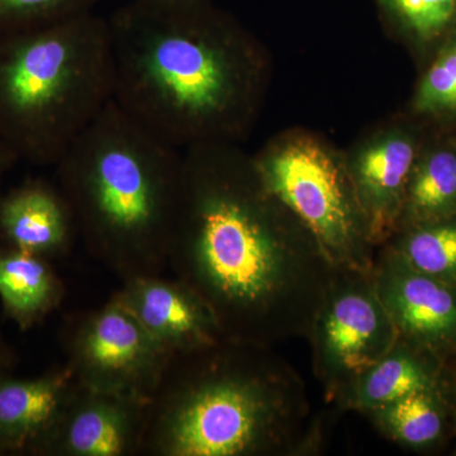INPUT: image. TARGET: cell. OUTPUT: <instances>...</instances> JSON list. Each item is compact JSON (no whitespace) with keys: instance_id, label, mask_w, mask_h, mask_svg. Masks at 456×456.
Instances as JSON below:
<instances>
[{"instance_id":"cell-9","label":"cell","mask_w":456,"mask_h":456,"mask_svg":"<svg viewBox=\"0 0 456 456\" xmlns=\"http://www.w3.org/2000/svg\"><path fill=\"white\" fill-rule=\"evenodd\" d=\"M147 402L77 384L35 456L140 455Z\"/></svg>"},{"instance_id":"cell-22","label":"cell","mask_w":456,"mask_h":456,"mask_svg":"<svg viewBox=\"0 0 456 456\" xmlns=\"http://www.w3.org/2000/svg\"><path fill=\"white\" fill-rule=\"evenodd\" d=\"M419 110H456V42L428 71L417 94Z\"/></svg>"},{"instance_id":"cell-16","label":"cell","mask_w":456,"mask_h":456,"mask_svg":"<svg viewBox=\"0 0 456 456\" xmlns=\"http://www.w3.org/2000/svg\"><path fill=\"white\" fill-rule=\"evenodd\" d=\"M64 296V283L50 259L0 246V303L22 331L44 322Z\"/></svg>"},{"instance_id":"cell-3","label":"cell","mask_w":456,"mask_h":456,"mask_svg":"<svg viewBox=\"0 0 456 456\" xmlns=\"http://www.w3.org/2000/svg\"><path fill=\"white\" fill-rule=\"evenodd\" d=\"M113 101L158 139L216 145L250 106L254 60L244 38L206 4L152 8L131 0L107 18Z\"/></svg>"},{"instance_id":"cell-21","label":"cell","mask_w":456,"mask_h":456,"mask_svg":"<svg viewBox=\"0 0 456 456\" xmlns=\"http://www.w3.org/2000/svg\"><path fill=\"white\" fill-rule=\"evenodd\" d=\"M411 31L422 38L439 36L452 22L456 0H379Z\"/></svg>"},{"instance_id":"cell-15","label":"cell","mask_w":456,"mask_h":456,"mask_svg":"<svg viewBox=\"0 0 456 456\" xmlns=\"http://www.w3.org/2000/svg\"><path fill=\"white\" fill-rule=\"evenodd\" d=\"M444 383L441 359L398 336L391 349L335 398L336 407L364 416L384 404Z\"/></svg>"},{"instance_id":"cell-20","label":"cell","mask_w":456,"mask_h":456,"mask_svg":"<svg viewBox=\"0 0 456 456\" xmlns=\"http://www.w3.org/2000/svg\"><path fill=\"white\" fill-rule=\"evenodd\" d=\"M103 0H0V35L94 11Z\"/></svg>"},{"instance_id":"cell-24","label":"cell","mask_w":456,"mask_h":456,"mask_svg":"<svg viewBox=\"0 0 456 456\" xmlns=\"http://www.w3.org/2000/svg\"><path fill=\"white\" fill-rule=\"evenodd\" d=\"M18 161H20V159L14 154L13 150L0 140V182Z\"/></svg>"},{"instance_id":"cell-19","label":"cell","mask_w":456,"mask_h":456,"mask_svg":"<svg viewBox=\"0 0 456 456\" xmlns=\"http://www.w3.org/2000/svg\"><path fill=\"white\" fill-rule=\"evenodd\" d=\"M382 246L419 272L456 287L454 216L399 228Z\"/></svg>"},{"instance_id":"cell-18","label":"cell","mask_w":456,"mask_h":456,"mask_svg":"<svg viewBox=\"0 0 456 456\" xmlns=\"http://www.w3.org/2000/svg\"><path fill=\"white\" fill-rule=\"evenodd\" d=\"M455 215L456 154L440 150L413 167L395 231Z\"/></svg>"},{"instance_id":"cell-14","label":"cell","mask_w":456,"mask_h":456,"mask_svg":"<svg viewBox=\"0 0 456 456\" xmlns=\"http://www.w3.org/2000/svg\"><path fill=\"white\" fill-rule=\"evenodd\" d=\"M70 368L35 378L0 373V454H28L46 434L77 387Z\"/></svg>"},{"instance_id":"cell-5","label":"cell","mask_w":456,"mask_h":456,"mask_svg":"<svg viewBox=\"0 0 456 456\" xmlns=\"http://www.w3.org/2000/svg\"><path fill=\"white\" fill-rule=\"evenodd\" d=\"M113 95L110 25L94 11L0 35V140L20 160L55 167Z\"/></svg>"},{"instance_id":"cell-10","label":"cell","mask_w":456,"mask_h":456,"mask_svg":"<svg viewBox=\"0 0 456 456\" xmlns=\"http://www.w3.org/2000/svg\"><path fill=\"white\" fill-rule=\"evenodd\" d=\"M371 277L398 336L443 360L456 353V287L378 248Z\"/></svg>"},{"instance_id":"cell-25","label":"cell","mask_w":456,"mask_h":456,"mask_svg":"<svg viewBox=\"0 0 456 456\" xmlns=\"http://www.w3.org/2000/svg\"><path fill=\"white\" fill-rule=\"evenodd\" d=\"M17 362V356L11 345L0 336V373L11 371Z\"/></svg>"},{"instance_id":"cell-23","label":"cell","mask_w":456,"mask_h":456,"mask_svg":"<svg viewBox=\"0 0 456 456\" xmlns=\"http://www.w3.org/2000/svg\"><path fill=\"white\" fill-rule=\"evenodd\" d=\"M152 8H185L206 4V0H134Z\"/></svg>"},{"instance_id":"cell-26","label":"cell","mask_w":456,"mask_h":456,"mask_svg":"<svg viewBox=\"0 0 456 456\" xmlns=\"http://www.w3.org/2000/svg\"><path fill=\"white\" fill-rule=\"evenodd\" d=\"M444 386H445L446 392H448L450 401H452V406L456 408V380L454 386H452V388L446 386L445 383H444Z\"/></svg>"},{"instance_id":"cell-7","label":"cell","mask_w":456,"mask_h":456,"mask_svg":"<svg viewBox=\"0 0 456 456\" xmlns=\"http://www.w3.org/2000/svg\"><path fill=\"white\" fill-rule=\"evenodd\" d=\"M305 338L314 374L334 402L398 340L371 272L336 266Z\"/></svg>"},{"instance_id":"cell-1","label":"cell","mask_w":456,"mask_h":456,"mask_svg":"<svg viewBox=\"0 0 456 456\" xmlns=\"http://www.w3.org/2000/svg\"><path fill=\"white\" fill-rule=\"evenodd\" d=\"M169 268L224 338L275 346L305 338L336 266L253 160L211 143L183 154Z\"/></svg>"},{"instance_id":"cell-12","label":"cell","mask_w":456,"mask_h":456,"mask_svg":"<svg viewBox=\"0 0 456 456\" xmlns=\"http://www.w3.org/2000/svg\"><path fill=\"white\" fill-rule=\"evenodd\" d=\"M77 237L70 204L56 182L27 179L0 194V242L53 261Z\"/></svg>"},{"instance_id":"cell-11","label":"cell","mask_w":456,"mask_h":456,"mask_svg":"<svg viewBox=\"0 0 456 456\" xmlns=\"http://www.w3.org/2000/svg\"><path fill=\"white\" fill-rule=\"evenodd\" d=\"M112 298L139 321L171 358L224 338L211 308L179 278L159 274L127 279Z\"/></svg>"},{"instance_id":"cell-13","label":"cell","mask_w":456,"mask_h":456,"mask_svg":"<svg viewBox=\"0 0 456 456\" xmlns=\"http://www.w3.org/2000/svg\"><path fill=\"white\" fill-rule=\"evenodd\" d=\"M415 165V147L406 137L397 134L365 147L346 165L369 235L377 248L397 228Z\"/></svg>"},{"instance_id":"cell-17","label":"cell","mask_w":456,"mask_h":456,"mask_svg":"<svg viewBox=\"0 0 456 456\" xmlns=\"http://www.w3.org/2000/svg\"><path fill=\"white\" fill-rule=\"evenodd\" d=\"M452 401L444 383L417 391L365 413L386 439L412 449H425L443 439Z\"/></svg>"},{"instance_id":"cell-8","label":"cell","mask_w":456,"mask_h":456,"mask_svg":"<svg viewBox=\"0 0 456 456\" xmlns=\"http://www.w3.org/2000/svg\"><path fill=\"white\" fill-rule=\"evenodd\" d=\"M61 344L77 384L147 403L173 359L114 298L69 318Z\"/></svg>"},{"instance_id":"cell-6","label":"cell","mask_w":456,"mask_h":456,"mask_svg":"<svg viewBox=\"0 0 456 456\" xmlns=\"http://www.w3.org/2000/svg\"><path fill=\"white\" fill-rule=\"evenodd\" d=\"M253 163L266 189L310 231L335 266L371 272L378 248L346 165L310 139L272 147Z\"/></svg>"},{"instance_id":"cell-4","label":"cell","mask_w":456,"mask_h":456,"mask_svg":"<svg viewBox=\"0 0 456 456\" xmlns=\"http://www.w3.org/2000/svg\"><path fill=\"white\" fill-rule=\"evenodd\" d=\"M53 167L93 257L122 281L164 274L182 193L179 149L112 101Z\"/></svg>"},{"instance_id":"cell-2","label":"cell","mask_w":456,"mask_h":456,"mask_svg":"<svg viewBox=\"0 0 456 456\" xmlns=\"http://www.w3.org/2000/svg\"><path fill=\"white\" fill-rule=\"evenodd\" d=\"M323 444L296 369L274 346L224 338L170 360L140 455L307 456Z\"/></svg>"}]
</instances>
